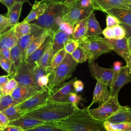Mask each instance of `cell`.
Returning a JSON list of instances; mask_svg holds the SVG:
<instances>
[{
	"label": "cell",
	"instance_id": "cell-1",
	"mask_svg": "<svg viewBox=\"0 0 131 131\" xmlns=\"http://www.w3.org/2000/svg\"><path fill=\"white\" fill-rule=\"evenodd\" d=\"M79 110L78 105L69 102L48 101L41 106L27 113L25 115L45 122L59 121L68 118Z\"/></svg>",
	"mask_w": 131,
	"mask_h": 131
},
{
	"label": "cell",
	"instance_id": "cell-2",
	"mask_svg": "<svg viewBox=\"0 0 131 131\" xmlns=\"http://www.w3.org/2000/svg\"><path fill=\"white\" fill-rule=\"evenodd\" d=\"M53 123L68 131H107L103 121L94 119L87 108L80 109L68 118Z\"/></svg>",
	"mask_w": 131,
	"mask_h": 131
},
{
	"label": "cell",
	"instance_id": "cell-3",
	"mask_svg": "<svg viewBox=\"0 0 131 131\" xmlns=\"http://www.w3.org/2000/svg\"><path fill=\"white\" fill-rule=\"evenodd\" d=\"M46 2L47 6L43 14L30 23L55 32L61 22L67 5L62 0H46Z\"/></svg>",
	"mask_w": 131,
	"mask_h": 131
},
{
	"label": "cell",
	"instance_id": "cell-4",
	"mask_svg": "<svg viewBox=\"0 0 131 131\" xmlns=\"http://www.w3.org/2000/svg\"><path fill=\"white\" fill-rule=\"evenodd\" d=\"M77 64V63L74 60L71 55L67 53L62 62L51 73L47 88L53 92L55 87L72 76Z\"/></svg>",
	"mask_w": 131,
	"mask_h": 131
},
{
	"label": "cell",
	"instance_id": "cell-5",
	"mask_svg": "<svg viewBox=\"0 0 131 131\" xmlns=\"http://www.w3.org/2000/svg\"><path fill=\"white\" fill-rule=\"evenodd\" d=\"M85 51L89 60L97 59L100 55L112 51L111 46L97 37H86L79 42Z\"/></svg>",
	"mask_w": 131,
	"mask_h": 131
},
{
	"label": "cell",
	"instance_id": "cell-6",
	"mask_svg": "<svg viewBox=\"0 0 131 131\" xmlns=\"http://www.w3.org/2000/svg\"><path fill=\"white\" fill-rule=\"evenodd\" d=\"M118 97L111 96L108 100L98 107L87 109L89 114L95 119L104 121L116 113L121 108Z\"/></svg>",
	"mask_w": 131,
	"mask_h": 131
},
{
	"label": "cell",
	"instance_id": "cell-7",
	"mask_svg": "<svg viewBox=\"0 0 131 131\" xmlns=\"http://www.w3.org/2000/svg\"><path fill=\"white\" fill-rule=\"evenodd\" d=\"M94 10L93 5L88 8H80L72 4L67 6L61 21L66 22L74 27L77 23L86 18Z\"/></svg>",
	"mask_w": 131,
	"mask_h": 131
},
{
	"label": "cell",
	"instance_id": "cell-8",
	"mask_svg": "<svg viewBox=\"0 0 131 131\" xmlns=\"http://www.w3.org/2000/svg\"><path fill=\"white\" fill-rule=\"evenodd\" d=\"M53 92L48 88L37 92L29 98L14 106L15 107L25 111H31L47 102Z\"/></svg>",
	"mask_w": 131,
	"mask_h": 131
},
{
	"label": "cell",
	"instance_id": "cell-9",
	"mask_svg": "<svg viewBox=\"0 0 131 131\" xmlns=\"http://www.w3.org/2000/svg\"><path fill=\"white\" fill-rule=\"evenodd\" d=\"M88 66L91 75L94 79L111 88L113 76V69L100 67L94 60H89Z\"/></svg>",
	"mask_w": 131,
	"mask_h": 131
},
{
	"label": "cell",
	"instance_id": "cell-10",
	"mask_svg": "<svg viewBox=\"0 0 131 131\" xmlns=\"http://www.w3.org/2000/svg\"><path fill=\"white\" fill-rule=\"evenodd\" d=\"M54 34V32H52L48 35L40 46L26 58L25 61L28 68L31 71L33 70L36 67L37 62L41 58L48 48L52 45Z\"/></svg>",
	"mask_w": 131,
	"mask_h": 131
},
{
	"label": "cell",
	"instance_id": "cell-11",
	"mask_svg": "<svg viewBox=\"0 0 131 131\" xmlns=\"http://www.w3.org/2000/svg\"><path fill=\"white\" fill-rule=\"evenodd\" d=\"M131 73L126 66L121 67L116 78L112 80L110 88L111 96L118 97L121 89L126 84L131 82Z\"/></svg>",
	"mask_w": 131,
	"mask_h": 131
},
{
	"label": "cell",
	"instance_id": "cell-12",
	"mask_svg": "<svg viewBox=\"0 0 131 131\" xmlns=\"http://www.w3.org/2000/svg\"><path fill=\"white\" fill-rule=\"evenodd\" d=\"M97 37L108 44L112 51H114L124 60L130 53L127 38L125 37L121 39H107L100 36Z\"/></svg>",
	"mask_w": 131,
	"mask_h": 131
},
{
	"label": "cell",
	"instance_id": "cell-13",
	"mask_svg": "<svg viewBox=\"0 0 131 131\" xmlns=\"http://www.w3.org/2000/svg\"><path fill=\"white\" fill-rule=\"evenodd\" d=\"M12 78L15 79L19 85L34 87L32 71L28 68L25 60L22 61Z\"/></svg>",
	"mask_w": 131,
	"mask_h": 131
},
{
	"label": "cell",
	"instance_id": "cell-14",
	"mask_svg": "<svg viewBox=\"0 0 131 131\" xmlns=\"http://www.w3.org/2000/svg\"><path fill=\"white\" fill-rule=\"evenodd\" d=\"M34 87L37 91H40L48 87L51 72L49 69H43L38 66L32 70Z\"/></svg>",
	"mask_w": 131,
	"mask_h": 131
},
{
	"label": "cell",
	"instance_id": "cell-15",
	"mask_svg": "<svg viewBox=\"0 0 131 131\" xmlns=\"http://www.w3.org/2000/svg\"><path fill=\"white\" fill-rule=\"evenodd\" d=\"M76 79H77V78L75 77L69 82L62 84L58 89L52 94L48 101L59 102H68L69 94L72 92H75L73 83Z\"/></svg>",
	"mask_w": 131,
	"mask_h": 131
},
{
	"label": "cell",
	"instance_id": "cell-16",
	"mask_svg": "<svg viewBox=\"0 0 131 131\" xmlns=\"http://www.w3.org/2000/svg\"><path fill=\"white\" fill-rule=\"evenodd\" d=\"M93 96L92 101L89 106L86 107L87 109H89L95 103H98L100 106L108 100L111 97V93L108 89V86L97 81Z\"/></svg>",
	"mask_w": 131,
	"mask_h": 131
},
{
	"label": "cell",
	"instance_id": "cell-17",
	"mask_svg": "<svg viewBox=\"0 0 131 131\" xmlns=\"http://www.w3.org/2000/svg\"><path fill=\"white\" fill-rule=\"evenodd\" d=\"M31 25L32 28L30 33L22 36L17 40V44L22 51L23 56L25 60L26 59V50L30 43L36 36L46 30L34 24H31Z\"/></svg>",
	"mask_w": 131,
	"mask_h": 131
},
{
	"label": "cell",
	"instance_id": "cell-18",
	"mask_svg": "<svg viewBox=\"0 0 131 131\" xmlns=\"http://www.w3.org/2000/svg\"><path fill=\"white\" fill-rule=\"evenodd\" d=\"M45 122L42 120L27 115H24L17 119L10 121L8 125L19 127L25 131L34 128Z\"/></svg>",
	"mask_w": 131,
	"mask_h": 131
},
{
	"label": "cell",
	"instance_id": "cell-19",
	"mask_svg": "<svg viewBox=\"0 0 131 131\" xmlns=\"http://www.w3.org/2000/svg\"><path fill=\"white\" fill-rule=\"evenodd\" d=\"M37 92L38 91L32 86L18 84L11 94V96L17 104L26 100Z\"/></svg>",
	"mask_w": 131,
	"mask_h": 131
},
{
	"label": "cell",
	"instance_id": "cell-20",
	"mask_svg": "<svg viewBox=\"0 0 131 131\" xmlns=\"http://www.w3.org/2000/svg\"><path fill=\"white\" fill-rule=\"evenodd\" d=\"M47 6L46 0L35 1L32 6L31 11L23 21L26 23H30L37 19L43 14Z\"/></svg>",
	"mask_w": 131,
	"mask_h": 131
},
{
	"label": "cell",
	"instance_id": "cell-21",
	"mask_svg": "<svg viewBox=\"0 0 131 131\" xmlns=\"http://www.w3.org/2000/svg\"><path fill=\"white\" fill-rule=\"evenodd\" d=\"M102 32V30L96 18L94 12H93L87 17L85 36L88 38L96 37L99 36Z\"/></svg>",
	"mask_w": 131,
	"mask_h": 131
},
{
	"label": "cell",
	"instance_id": "cell-22",
	"mask_svg": "<svg viewBox=\"0 0 131 131\" xmlns=\"http://www.w3.org/2000/svg\"><path fill=\"white\" fill-rule=\"evenodd\" d=\"M10 58L12 65L8 76L12 78L22 61L25 60L23 57L22 51L17 43L10 49Z\"/></svg>",
	"mask_w": 131,
	"mask_h": 131
},
{
	"label": "cell",
	"instance_id": "cell-23",
	"mask_svg": "<svg viewBox=\"0 0 131 131\" xmlns=\"http://www.w3.org/2000/svg\"><path fill=\"white\" fill-rule=\"evenodd\" d=\"M93 7L96 10L105 12L113 8H122L124 0H92Z\"/></svg>",
	"mask_w": 131,
	"mask_h": 131
},
{
	"label": "cell",
	"instance_id": "cell-24",
	"mask_svg": "<svg viewBox=\"0 0 131 131\" xmlns=\"http://www.w3.org/2000/svg\"><path fill=\"white\" fill-rule=\"evenodd\" d=\"M17 43V39L15 37L14 27H10L4 32L0 34V52L4 48L11 49Z\"/></svg>",
	"mask_w": 131,
	"mask_h": 131
},
{
	"label": "cell",
	"instance_id": "cell-25",
	"mask_svg": "<svg viewBox=\"0 0 131 131\" xmlns=\"http://www.w3.org/2000/svg\"><path fill=\"white\" fill-rule=\"evenodd\" d=\"M71 38H73L72 36L68 35L59 29H58L55 32L51 45L53 55L58 51L63 48L65 42Z\"/></svg>",
	"mask_w": 131,
	"mask_h": 131
},
{
	"label": "cell",
	"instance_id": "cell-26",
	"mask_svg": "<svg viewBox=\"0 0 131 131\" xmlns=\"http://www.w3.org/2000/svg\"><path fill=\"white\" fill-rule=\"evenodd\" d=\"M105 13L115 16L120 23L131 26V10L128 8H113L106 10Z\"/></svg>",
	"mask_w": 131,
	"mask_h": 131
},
{
	"label": "cell",
	"instance_id": "cell-27",
	"mask_svg": "<svg viewBox=\"0 0 131 131\" xmlns=\"http://www.w3.org/2000/svg\"><path fill=\"white\" fill-rule=\"evenodd\" d=\"M106 120L112 123H131V113L127 110V106H121L119 110Z\"/></svg>",
	"mask_w": 131,
	"mask_h": 131
},
{
	"label": "cell",
	"instance_id": "cell-28",
	"mask_svg": "<svg viewBox=\"0 0 131 131\" xmlns=\"http://www.w3.org/2000/svg\"><path fill=\"white\" fill-rule=\"evenodd\" d=\"M23 4L21 3H15L8 10L6 16L9 20L10 27H13L18 23Z\"/></svg>",
	"mask_w": 131,
	"mask_h": 131
},
{
	"label": "cell",
	"instance_id": "cell-29",
	"mask_svg": "<svg viewBox=\"0 0 131 131\" xmlns=\"http://www.w3.org/2000/svg\"><path fill=\"white\" fill-rule=\"evenodd\" d=\"M52 32H53L50 30H45L43 32L36 36L30 43L26 50V58L31 55L36 49H37L43 42L47 36Z\"/></svg>",
	"mask_w": 131,
	"mask_h": 131
},
{
	"label": "cell",
	"instance_id": "cell-30",
	"mask_svg": "<svg viewBox=\"0 0 131 131\" xmlns=\"http://www.w3.org/2000/svg\"><path fill=\"white\" fill-rule=\"evenodd\" d=\"M86 22L87 18L77 23L74 27L72 37L78 42L86 37Z\"/></svg>",
	"mask_w": 131,
	"mask_h": 131
},
{
	"label": "cell",
	"instance_id": "cell-31",
	"mask_svg": "<svg viewBox=\"0 0 131 131\" xmlns=\"http://www.w3.org/2000/svg\"><path fill=\"white\" fill-rule=\"evenodd\" d=\"M103 126L107 131H131V123H112L107 120L103 121Z\"/></svg>",
	"mask_w": 131,
	"mask_h": 131
},
{
	"label": "cell",
	"instance_id": "cell-32",
	"mask_svg": "<svg viewBox=\"0 0 131 131\" xmlns=\"http://www.w3.org/2000/svg\"><path fill=\"white\" fill-rule=\"evenodd\" d=\"M32 25L30 23H26L22 21L18 23L14 26V30L15 37L18 40L22 36L30 33Z\"/></svg>",
	"mask_w": 131,
	"mask_h": 131
},
{
	"label": "cell",
	"instance_id": "cell-33",
	"mask_svg": "<svg viewBox=\"0 0 131 131\" xmlns=\"http://www.w3.org/2000/svg\"><path fill=\"white\" fill-rule=\"evenodd\" d=\"M53 56V55L51 45L37 62L36 66L43 69H48L50 66L51 61Z\"/></svg>",
	"mask_w": 131,
	"mask_h": 131
},
{
	"label": "cell",
	"instance_id": "cell-34",
	"mask_svg": "<svg viewBox=\"0 0 131 131\" xmlns=\"http://www.w3.org/2000/svg\"><path fill=\"white\" fill-rule=\"evenodd\" d=\"M25 131H68V130L55 125L53 121L46 122L34 128Z\"/></svg>",
	"mask_w": 131,
	"mask_h": 131
},
{
	"label": "cell",
	"instance_id": "cell-35",
	"mask_svg": "<svg viewBox=\"0 0 131 131\" xmlns=\"http://www.w3.org/2000/svg\"><path fill=\"white\" fill-rule=\"evenodd\" d=\"M2 112L6 115V116L9 119V121H12L17 119L24 116L26 114L25 111L17 108L15 107L14 105L9 106Z\"/></svg>",
	"mask_w": 131,
	"mask_h": 131
},
{
	"label": "cell",
	"instance_id": "cell-36",
	"mask_svg": "<svg viewBox=\"0 0 131 131\" xmlns=\"http://www.w3.org/2000/svg\"><path fill=\"white\" fill-rule=\"evenodd\" d=\"M66 53H67L64 48H62L58 51L53 55L51 61L50 66L48 68V69L51 73L54 70V69H55L62 62L66 56Z\"/></svg>",
	"mask_w": 131,
	"mask_h": 131
},
{
	"label": "cell",
	"instance_id": "cell-37",
	"mask_svg": "<svg viewBox=\"0 0 131 131\" xmlns=\"http://www.w3.org/2000/svg\"><path fill=\"white\" fill-rule=\"evenodd\" d=\"M71 55L77 63L84 62L88 59V57L85 51L80 45Z\"/></svg>",
	"mask_w": 131,
	"mask_h": 131
},
{
	"label": "cell",
	"instance_id": "cell-38",
	"mask_svg": "<svg viewBox=\"0 0 131 131\" xmlns=\"http://www.w3.org/2000/svg\"><path fill=\"white\" fill-rule=\"evenodd\" d=\"M16 104L11 95H3L0 97V112H3L11 105L15 106Z\"/></svg>",
	"mask_w": 131,
	"mask_h": 131
},
{
	"label": "cell",
	"instance_id": "cell-39",
	"mask_svg": "<svg viewBox=\"0 0 131 131\" xmlns=\"http://www.w3.org/2000/svg\"><path fill=\"white\" fill-rule=\"evenodd\" d=\"M18 85V84L16 80L13 78H11L4 85L2 86V96L11 95V94L17 88Z\"/></svg>",
	"mask_w": 131,
	"mask_h": 131
},
{
	"label": "cell",
	"instance_id": "cell-40",
	"mask_svg": "<svg viewBox=\"0 0 131 131\" xmlns=\"http://www.w3.org/2000/svg\"><path fill=\"white\" fill-rule=\"evenodd\" d=\"M79 43L77 41L71 38L65 42L63 48L66 53L71 54L79 46Z\"/></svg>",
	"mask_w": 131,
	"mask_h": 131
},
{
	"label": "cell",
	"instance_id": "cell-41",
	"mask_svg": "<svg viewBox=\"0 0 131 131\" xmlns=\"http://www.w3.org/2000/svg\"><path fill=\"white\" fill-rule=\"evenodd\" d=\"M112 28L114 33V39H121L125 37L126 31L120 24Z\"/></svg>",
	"mask_w": 131,
	"mask_h": 131
},
{
	"label": "cell",
	"instance_id": "cell-42",
	"mask_svg": "<svg viewBox=\"0 0 131 131\" xmlns=\"http://www.w3.org/2000/svg\"><path fill=\"white\" fill-rule=\"evenodd\" d=\"M9 28L10 27L8 18L0 14V34L4 32Z\"/></svg>",
	"mask_w": 131,
	"mask_h": 131
},
{
	"label": "cell",
	"instance_id": "cell-43",
	"mask_svg": "<svg viewBox=\"0 0 131 131\" xmlns=\"http://www.w3.org/2000/svg\"><path fill=\"white\" fill-rule=\"evenodd\" d=\"M106 27L112 28L117 25H120V22L119 20L115 16L110 14H107L106 18Z\"/></svg>",
	"mask_w": 131,
	"mask_h": 131
},
{
	"label": "cell",
	"instance_id": "cell-44",
	"mask_svg": "<svg viewBox=\"0 0 131 131\" xmlns=\"http://www.w3.org/2000/svg\"><path fill=\"white\" fill-rule=\"evenodd\" d=\"M11 65L12 61L11 59L0 57V66L8 74L10 73Z\"/></svg>",
	"mask_w": 131,
	"mask_h": 131
},
{
	"label": "cell",
	"instance_id": "cell-45",
	"mask_svg": "<svg viewBox=\"0 0 131 131\" xmlns=\"http://www.w3.org/2000/svg\"><path fill=\"white\" fill-rule=\"evenodd\" d=\"M58 29L64 32L69 35L72 36L74 27L66 22L61 21L59 25Z\"/></svg>",
	"mask_w": 131,
	"mask_h": 131
},
{
	"label": "cell",
	"instance_id": "cell-46",
	"mask_svg": "<svg viewBox=\"0 0 131 131\" xmlns=\"http://www.w3.org/2000/svg\"><path fill=\"white\" fill-rule=\"evenodd\" d=\"M82 100L83 99L81 96L78 95L77 93L75 92H72L69 94L68 98V102L77 105V104Z\"/></svg>",
	"mask_w": 131,
	"mask_h": 131
},
{
	"label": "cell",
	"instance_id": "cell-47",
	"mask_svg": "<svg viewBox=\"0 0 131 131\" xmlns=\"http://www.w3.org/2000/svg\"><path fill=\"white\" fill-rule=\"evenodd\" d=\"M29 0H0V3L5 5L8 10H9L11 6L16 3H21L24 4L26 2H29Z\"/></svg>",
	"mask_w": 131,
	"mask_h": 131
},
{
	"label": "cell",
	"instance_id": "cell-48",
	"mask_svg": "<svg viewBox=\"0 0 131 131\" xmlns=\"http://www.w3.org/2000/svg\"><path fill=\"white\" fill-rule=\"evenodd\" d=\"M72 4L80 8H88L93 5L92 0H77Z\"/></svg>",
	"mask_w": 131,
	"mask_h": 131
},
{
	"label": "cell",
	"instance_id": "cell-49",
	"mask_svg": "<svg viewBox=\"0 0 131 131\" xmlns=\"http://www.w3.org/2000/svg\"><path fill=\"white\" fill-rule=\"evenodd\" d=\"M74 92L76 93L81 92L84 88V83L80 80L76 79L73 83Z\"/></svg>",
	"mask_w": 131,
	"mask_h": 131
},
{
	"label": "cell",
	"instance_id": "cell-50",
	"mask_svg": "<svg viewBox=\"0 0 131 131\" xmlns=\"http://www.w3.org/2000/svg\"><path fill=\"white\" fill-rule=\"evenodd\" d=\"M102 34L104 36V38L107 39H114V33L113 28L106 27L102 30Z\"/></svg>",
	"mask_w": 131,
	"mask_h": 131
},
{
	"label": "cell",
	"instance_id": "cell-51",
	"mask_svg": "<svg viewBox=\"0 0 131 131\" xmlns=\"http://www.w3.org/2000/svg\"><path fill=\"white\" fill-rule=\"evenodd\" d=\"M10 121L6 115L2 112H0V129H2L8 125Z\"/></svg>",
	"mask_w": 131,
	"mask_h": 131
},
{
	"label": "cell",
	"instance_id": "cell-52",
	"mask_svg": "<svg viewBox=\"0 0 131 131\" xmlns=\"http://www.w3.org/2000/svg\"><path fill=\"white\" fill-rule=\"evenodd\" d=\"M0 131H24L22 128L13 125H7L5 127L0 129Z\"/></svg>",
	"mask_w": 131,
	"mask_h": 131
},
{
	"label": "cell",
	"instance_id": "cell-53",
	"mask_svg": "<svg viewBox=\"0 0 131 131\" xmlns=\"http://www.w3.org/2000/svg\"><path fill=\"white\" fill-rule=\"evenodd\" d=\"M0 57L11 59L10 58V49L7 48L2 49L0 52Z\"/></svg>",
	"mask_w": 131,
	"mask_h": 131
},
{
	"label": "cell",
	"instance_id": "cell-54",
	"mask_svg": "<svg viewBox=\"0 0 131 131\" xmlns=\"http://www.w3.org/2000/svg\"><path fill=\"white\" fill-rule=\"evenodd\" d=\"M120 25L124 28L126 31L125 37H126L127 38L129 37L131 38V26L122 23H120Z\"/></svg>",
	"mask_w": 131,
	"mask_h": 131
},
{
	"label": "cell",
	"instance_id": "cell-55",
	"mask_svg": "<svg viewBox=\"0 0 131 131\" xmlns=\"http://www.w3.org/2000/svg\"><path fill=\"white\" fill-rule=\"evenodd\" d=\"M9 77L8 75H3L0 76V85L3 86L9 80Z\"/></svg>",
	"mask_w": 131,
	"mask_h": 131
},
{
	"label": "cell",
	"instance_id": "cell-56",
	"mask_svg": "<svg viewBox=\"0 0 131 131\" xmlns=\"http://www.w3.org/2000/svg\"><path fill=\"white\" fill-rule=\"evenodd\" d=\"M124 60L126 62V66L128 67L130 73H131V52L129 53L128 56L126 57V58L124 59Z\"/></svg>",
	"mask_w": 131,
	"mask_h": 131
},
{
	"label": "cell",
	"instance_id": "cell-57",
	"mask_svg": "<svg viewBox=\"0 0 131 131\" xmlns=\"http://www.w3.org/2000/svg\"><path fill=\"white\" fill-rule=\"evenodd\" d=\"M76 1L77 0H64V2L66 3V4L67 5V6H69Z\"/></svg>",
	"mask_w": 131,
	"mask_h": 131
},
{
	"label": "cell",
	"instance_id": "cell-58",
	"mask_svg": "<svg viewBox=\"0 0 131 131\" xmlns=\"http://www.w3.org/2000/svg\"><path fill=\"white\" fill-rule=\"evenodd\" d=\"M127 42H128V47H129L130 52H131V38H130V37L127 38Z\"/></svg>",
	"mask_w": 131,
	"mask_h": 131
},
{
	"label": "cell",
	"instance_id": "cell-59",
	"mask_svg": "<svg viewBox=\"0 0 131 131\" xmlns=\"http://www.w3.org/2000/svg\"><path fill=\"white\" fill-rule=\"evenodd\" d=\"M124 4L131 5V0H124Z\"/></svg>",
	"mask_w": 131,
	"mask_h": 131
},
{
	"label": "cell",
	"instance_id": "cell-60",
	"mask_svg": "<svg viewBox=\"0 0 131 131\" xmlns=\"http://www.w3.org/2000/svg\"><path fill=\"white\" fill-rule=\"evenodd\" d=\"M124 5L126 6V7L127 8H128V9L131 10V5H130V4H124Z\"/></svg>",
	"mask_w": 131,
	"mask_h": 131
},
{
	"label": "cell",
	"instance_id": "cell-61",
	"mask_svg": "<svg viewBox=\"0 0 131 131\" xmlns=\"http://www.w3.org/2000/svg\"><path fill=\"white\" fill-rule=\"evenodd\" d=\"M2 96V86L0 85V97H1Z\"/></svg>",
	"mask_w": 131,
	"mask_h": 131
},
{
	"label": "cell",
	"instance_id": "cell-62",
	"mask_svg": "<svg viewBox=\"0 0 131 131\" xmlns=\"http://www.w3.org/2000/svg\"><path fill=\"white\" fill-rule=\"evenodd\" d=\"M127 110H128L129 112H130L131 113V108H130V107H127Z\"/></svg>",
	"mask_w": 131,
	"mask_h": 131
}]
</instances>
